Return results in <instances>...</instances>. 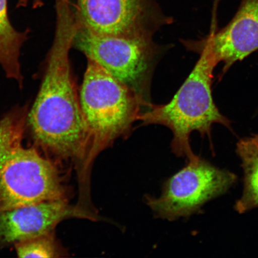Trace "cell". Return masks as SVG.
<instances>
[{"label": "cell", "mask_w": 258, "mask_h": 258, "mask_svg": "<svg viewBox=\"0 0 258 258\" xmlns=\"http://www.w3.org/2000/svg\"><path fill=\"white\" fill-rule=\"evenodd\" d=\"M56 11L53 44L26 129L33 147L61 167L63 163L70 164L78 182L84 183L91 178L90 140L70 60L77 22L70 0H56Z\"/></svg>", "instance_id": "cell-1"}, {"label": "cell", "mask_w": 258, "mask_h": 258, "mask_svg": "<svg viewBox=\"0 0 258 258\" xmlns=\"http://www.w3.org/2000/svg\"><path fill=\"white\" fill-rule=\"evenodd\" d=\"M28 111L27 105L16 106L0 120V211L69 201L61 167L22 144Z\"/></svg>", "instance_id": "cell-2"}, {"label": "cell", "mask_w": 258, "mask_h": 258, "mask_svg": "<svg viewBox=\"0 0 258 258\" xmlns=\"http://www.w3.org/2000/svg\"><path fill=\"white\" fill-rule=\"evenodd\" d=\"M218 64L207 38L192 72L173 99L166 104H153L139 118L143 125L159 124L169 128L173 134V153L186 158L188 161L199 157L190 145L193 132L210 137L215 123L230 128V121L219 111L212 96L213 72Z\"/></svg>", "instance_id": "cell-3"}, {"label": "cell", "mask_w": 258, "mask_h": 258, "mask_svg": "<svg viewBox=\"0 0 258 258\" xmlns=\"http://www.w3.org/2000/svg\"><path fill=\"white\" fill-rule=\"evenodd\" d=\"M88 59L80 101L90 140V169L100 153L125 138L145 108L136 93Z\"/></svg>", "instance_id": "cell-4"}, {"label": "cell", "mask_w": 258, "mask_h": 258, "mask_svg": "<svg viewBox=\"0 0 258 258\" xmlns=\"http://www.w3.org/2000/svg\"><path fill=\"white\" fill-rule=\"evenodd\" d=\"M73 46L136 93L145 108L153 105L151 82L161 53L153 38L96 35L77 22Z\"/></svg>", "instance_id": "cell-5"}, {"label": "cell", "mask_w": 258, "mask_h": 258, "mask_svg": "<svg viewBox=\"0 0 258 258\" xmlns=\"http://www.w3.org/2000/svg\"><path fill=\"white\" fill-rule=\"evenodd\" d=\"M237 179L234 173L199 157L167 179L159 197L147 195L144 201L157 218L173 221L196 214L227 192Z\"/></svg>", "instance_id": "cell-6"}, {"label": "cell", "mask_w": 258, "mask_h": 258, "mask_svg": "<svg viewBox=\"0 0 258 258\" xmlns=\"http://www.w3.org/2000/svg\"><path fill=\"white\" fill-rule=\"evenodd\" d=\"M78 24L98 35L153 38L172 22L153 0H76Z\"/></svg>", "instance_id": "cell-7"}, {"label": "cell", "mask_w": 258, "mask_h": 258, "mask_svg": "<svg viewBox=\"0 0 258 258\" xmlns=\"http://www.w3.org/2000/svg\"><path fill=\"white\" fill-rule=\"evenodd\" d=\"M70 218L101 220L69 201L43 202L0 211V247L53 233L58 224Z\"/></svg>", "instance_id": "cell-8"}, {"label": "cell", "mask_w": 258, "mask_h": 258, "mask_svg": "<svg viewBox=\"0 0 258 258\" xmlns=\"http://www.w3.org/2000/svg\"><path fill=\"white\" fill-rule=\"evenodd\" d=\"M218 63L225 73L237 61L258 50V0H242L234 18L218 32L208 37Z\"/></svg>", "instance_id": "cell-9"}, {"label": "cell", "mask_w": 258, "mask_h": 258, "mask_svg": "<svg viewBox=\"0 0 258 258\" xmlns=\"http://www.w3.org/2000/svg\"><path fill=\"white\" fill-rule=\"evenodd\" d=\"M29 32L18 31L13 27L8 16V0H0V67L7 78L16 82L24 78L20 55Z\"/></svg>", "instance_id": "cell-10"}, {"label": "cell", "mask_w": 258, "mask_h": 258, "mask_svg": "<svg viewBox=\"0 0 258 258\" xmlns=\"http://www.w3.org/2000/svg\"><path fill=\"white\" fill-rule=\"evenodd\" d=\"M237 153L243 170L244 187L234 208L242 214L258 208V148L249 138L244 139L237 144Z\"/></svg>", "instance_id": "cell-11"}, {"label": "cell", "mask_w": 258, "mask_h": 258, "mask_svg": "<svg viewBox=\"0 0 258 258\" xmlns=\"http://www.w3.org/2000/svg\"><path fill=\"white\" fill-rule=\"evenodd\" d=\"M15 246L19 257H59L64 253L54 232L21 242Z\"/></svg>", "instance_id": "cell-12"}, {"label": "cell", "mask_w": 258, "mask_h": 258, "mask_svg": "<svg viewBox=\"0 0 258 258\" xmlns=\"http://www.w3.org/2000/svg\"><path fill=\"white\" fill-rule=\"evenodd\" d=\"M30 2L32 3V8L34 9L41 8L44 5V3L42 0H19L17 7H27L28 3Z\"/></svg>", "instance_id": "cell-13"}, {"label": "cell", "mask_w": 258, "mask_h": 258, "mask_svg": "<svg viewBox=\"0 0 258 258\" xmlns=\"http://www.w3.org/2000/svg\"><path fill=\"white\" fill-rule=\"evenodd\" d=\"M250 141L252 142V143L255 145V146L258 148V135H254L251 138H249Z\"/></svg>", "instance_id": "cell-14"}]
</instances>
